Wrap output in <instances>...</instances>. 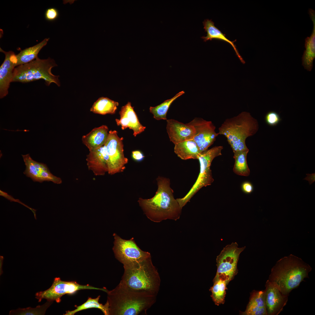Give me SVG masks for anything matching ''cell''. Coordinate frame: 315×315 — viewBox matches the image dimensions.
<instances>
[{"label": "cell", "mask_w": 315, "mask_h": 315, "mask_svg": "<svg viewBox=\"0 0 315 315\" xmlns=\"http://www.w3.org/2000/svg\"><path fill=\"white\" fill-rule=\"evenodd\" d=\"M158 189L155 195L148 199L139 198L138 202L144 214L152 221L160 222L167 219L176 220L182 208L174 197L170 179L158 176L156 179Z\"/></svg>", "instance_id": "obj_1"}, {"label": "cell", "mask_w": 315, "mask_h": 315, "mask_svg": "<svg viewBox=\"0 0 315 315\" xmlns=\"http://www.w3.org/2000/svg\"><path fill=\"white\" fill-rule=\"evenodd\" d=\"M123 267L120 284L134 292L156 297L161 281L151 256L142 260L124 265Z\"/></svg>", "instance_id": "obj_2"}, {"label": "cell", "mask_w": 315, "mask_h": 315, "mask_svg": "<svg viewBox=\"0 0 315 315\" xmlns=\"http://www.w3.org/2000/svg\"><path fill=\"white\" fill-rule=\"evenodd\" d=\"M311 267L301 258L290 254L278 260L271 269L267 280L284 294L289 296L304 279L309 278Z\"/></svg>", "instance_id": "obj_3"}, {"label": "cell", "mask_w": 315, "mask_h": 315, "mask_svg": "<svg viewBox=\"0 0 315 315\" xmlns=\"http://www.w3.org/2000/svg\"><path fill=\"white\" fill-rule=\"evenodd\" d=\"M106 293L109 315H137L146 312L155 302L156 298L131 290L120 283Z\"/></svg>", "instance_id": "obj_4"}, {"label": "cell", "mask_w": 315, "mask_h": 315, "mask_svg": "<svg viewBox=\"0 0 315 315\" xmlns=\"http://www.w3.org/2000/svg\"><path fill=\"white\" fill-rule=\"evenodd\" d=\"M257 120L246 111L237 116L226 119L218 128L219 134L227 139L233 152L249 149L246 139L253 136L258 131Z\"/></svg>", "instance_id": "obj_5"}, {"label": "cell", "mask_w": 315, "mask_h": 315, "mask_svg": "<svg viewBox=\"0 0 315 315\" xmlns=\"http://www.w3.org/2000/svg\"><path fill=\"white\" fill-rule=\"evenodd\" d=\"M57 66L55 60L50 57L46 59L38 57L28 63L16 67L12 82L26 83L43 79L47 86L54 83L59 87V76L53 75L51 71L53 67Z\"/></svg>", "instance_id": "obj_6"}, {"label": "cell", "mask_w": 315, "mask_h": 315, "mask_svg": "<svg viewBox=\"0 0 315 315\" xmlns=\"http://www.w3.org/2000/svg\"><path fill=\"white\" fill-rule=\"evenodd\" d=\"M222 146H214L201 152L197 159L200 164V172L195 183L183 197L176 200L182 208L191 198L202 188L211 185L214 181L210 169L211 162L216 157L222 155Z\"/></svg>", "instance_id": "obj_7"}, {"label": "cell", "mask_w": 315, "mask_h": 315, "mask_svg": "<svg viewBox=\"0 0 315 315\" xmlns=\"http://www.w3.org/2000/svg\"><path fill=\"white\" fill-rule=\"evenodd\" d=\"M245 248H239L237 242H232L223 248L216 258L217 270L213 281L220 279L228 284L234 279L237 273L240 254Z\"/></svg>", "instance_id": "obj_8"}, {"label": "cell", "mask_w": 315, "mask_h": 315, "mask_svg": "<svg viewBox=\"0 0 315 315\" xmlns=\"http://www.w3.org/2000/svg\"><path fill=\"white\" fill-rule=\"evenodd\" d=\"M123 139L118 136L116 131H109L104 146L108 156L107 172L110 175L123 172L128 162L124 155Z\"/></svg>", "instance_id": "obj_9"}, {"label": "cell", "mask_w": 315, "mask_h": 315, "mask_svg": "<svg viewBox=\"0 0 315 315\" xmlns=\"http://www.w3.org/2000/svg\"><path fill=\"white\" fill-rule=\"evenodd\" d=\"M84 289L98 290L106 292L107 290L106 288H97L88 284L81 285L75 281H63L59 277H56L49 288L36 293V298L39 302L45 299L48 301H55L59 303L61 301V298L64 295H72L78 290Z\"/></svg>", "instance_id": "obj_10"}, {"label": "cell", "mask_w": 315, "mask_h": 315, "mask_svg": "<svg viewBox=\"0 0 315 315\" xmlns=\"http://www.w3.org/2000/svg\"><path fill=\"white\" fill-rule=\"evenodd\" d=\"M113 250L116 258L123 265L142 260L151 256L150 253L141 250L132 238L123 239L114 233Z\"/></svg>", "instance_id": "obj_11"}, {"label": "cell", "mask_w": 315, "mask_h": 315, "mask_svg": "<svg viewBox=\"0 0 315 315\" xmlns=\"http://www.w3.org/2000/svg\"><path fill=\"white\" fill-rule=\"evenodd\" d=\"M187 124L195 128V135L192 139L197 144L201 152L208 149L219 135L216 132V127L211 121L195 118Z\"/></svg>", "instance_id": "obj_12"}, {"label": "cell", "mask_w": 315, "mask_h": 315, "mask_svg": "<svg viewBox=\"0 0 315 315\" xmlns=\"http://www.w3.org/2000/svg\"><path fill=\"white\" fill-rule=\"evenodd\" d=\"M22 156L26 166L23 173L34 181H50L57 184L62 183L61 179L52 174L46 164L33 160L29 154Z\"/></svg>", "instance_id": "obj_13"}, {"label": "cell", "mask_w": 315, "mask_h": 315, "mask_svg": "<svg viewBox=\"0 0 315 315\" xmlns=\"http://www.w3.org/2000/svg\"><path fill=\"white\" fill-rule=\"evenodd\" d=\"M0 51L4 54L5 59L0 67V98H2L8 94L10 84L12 82L13 72L16 67V55L11 51L6 52L1 48Z\"/></svg>", "instance_id": "obj_14"}, {"label": "cell", "mask_w": 315, "mask_h": 315, "mask_svg": "<svg viewBox=\"0 0 315 315\" xmlns=\"http://www.w3.org/2000/svg\"><path fill=\"white\" fill-rule=\"evenodd\" d=\"M265 301L267 315H278L286 305L288 296L284 294L267 280L265 285Z\"/></svg>", "instance_id": "obj_15"}, {"label": "cell", "mask_w": 315, "mask_h": 315, "mask_svg": "<svg viewBox=\"0 0 315 315\" xmlns=\"http://www.w3.org/2000/svg\"><path fill=\"white\" fill-rule=\"evenodd\" d=\"M167 132L170 141L174 144L194 137L195 130L193 126L173 119L167 120Z\"/></svg>", "instance_id": "obj_16"}, {"label": "cell", "mask_w": 315, "mask_h": 315, "mask_svg": "<svg viewBox=\"0 0 315 315\" xmlns=\"http://www.w3.org/2000/svg\"><path fill=\"white\" fill-rule=\"evenodd\" d=\"M119 113L120 119H116L115 121L117 125L120 126L123 130L127 128L132 130L133 131V135L135 137L145 130L146 127L139 122L131 102H128L123 106Z\"/></svg>", "instance_id": "obj_17"}, {"label": "cell", "mask_w": 315, "mask_h": 315, "mask_svg": "<svg viewBox=\"0 0 315 315\" xmlns=\"http://www.w3.org/2000/svg\"><path fill=\"white\" fill-rule=\"evenodd\" d=\"M86 160L88 169L95 175L103 176L107 172L108 156L104 145L89 151Z\"/></svg>", "instance_id": "obj_18"}, {"label": "cell", "mask_w": 315, "mask_h": 315, "mask_svg": "<svg viewBox=\"0 0 315 315\" xmlns=\"http://www.w3.org/2000/svg\"><path fill=\"white\" fill-rule=\"evenodd\" d=\"M308 13L312 21L313 27L312 32L309 37L305 40V47L302 57V65L304 68L310 71L313 66V62L315 58V11L311 8L309 9Z\"/></svg>", "instance_id": "obj_19"}, {"label": "cell", "mask_w": 315, "mask_h": 315, "mask_svg": "<svg viewBox=\"0 0 315 315\" xmlns=\"http://www.w3.org/2000/svg\"><path fill=\"white\" fill-rule=\"evenodd\" d=\"M108 132V128L106 125L95 128L88 133L83 136L82 142L89 151L96 149L104 145Z\"/></svg>", "instance_id": "obj_20"}, {"label": "cell", "mask_w": 315, "mask_h": 315, "mask_svg": "<svg viewBox=\"0 0 315 315\" xmlns=\"http://www.w3.org/2000/svg\"><path fill=\"white\" fill-rule=\"evenodd\" d=\"M245 315H267L265 301V291L253 290L251 293Z\"/></svg>", "instance_id": "obj_21"}, {"label": "cell", "mask_w": 315, "mask_h": 315, "mask_svg": "<svg viewBox=\"0 0 315 315\" xmlns=\"http://www.w3.org/2000/svg\"><path fill=\"white\" fill-rule=\"evenodd\" d=\"M204 28L205 31L207 33L206 36H202L201 38L204 40V41L208 40H211L213 39L220 40L228 42L231 45L235 50L236 55L238 57L241 62L243 64L245 63L237 49L236 45L234 43L236 41V40L231 41L227 38L225 35L223 34L218 28L216 27L214 22L211 20L206 19L203 22Z\"/></svg>", "instance_id": "obj_22"}, {"label": "cell", "mask_w": 315, "mask_h": 315, "mask_svg": "<svg viewBox=\"0 0 315 315\" xmlns=\"http://www.w3.org/2000/svg\"><path fill=\"white\" fill-rule=\"evenodd\" d=\"M174 145V153L183 160L197 159L201 153L197 144L192 139L184 141Z\"/></svg>", "instance_id": "obj_23"}, {"label": "cell", "mask_w": 315, "mask_h": 315, "mask_svg": "<svg viewBox=\"0 0 315 315\" xmlns=\"http://www.w3.org/2000/svg\"><path fill=\"white\" fill-rule=\"evenodd\" d=\"M49 39V38H45L36 45L21 50L16 55V67L28 63L38 58L39 52L46 45Z\"/></svg>", "instance_id": "obj_24"}, {"label": "cell", "mask_w": 315, "mask_h": 315, "mask_svg": "<svg viewBox=\"0 0 315 315\" xmlns=\"http://www.w3.org/2000/svg\"><path fill=\"white\" fill-rule=\"evenodd\" d=\"M118 105L117 102L107 97H102L94 103L90 111L94 113L102 115L113 114L115 113Z\"/></svg>", "instance_id": "obj_25"}, {"label": "cell", "mask_w": 315, "mask_h": 315, "mask_svg": "<svg viewBox=\"0 0 315 315\" xmlns=\"http://www.w3.org/2000/svg\"><path fill=\"white\" fill-rule=\"evenodd\" d=\"M100 296L99 295L96 298H92L88 297L87 300L83 304L76 306V309L72 311L66 312L64 315H74L76 313L80 311L91 308H96L100 309L105 315H109V306L107 301L103 305L99 302Z\"/></svg>", "instance_id": "obj_26"}, {"label": "cell", "mask_w": 315, "mask_h": 315, "mask_svg": "<svg viewBox=\"0 0 315 315\" xmlns=\"http://www.w3.org/2000/svg\"><path fill=\"white\" fill-rule=\"evenodd\" d=\"M249 149L233 152L235 163L233 168L234 172L237 175L248 176L250 171L247 162V155Z\"/></svg>", "instance_id": "obj_27"}, {"label": "cell", "mask_w": 315, "mask_h": 315, "mask_svg": "<svg viewBox=\"0 0 315 315\" xmlns=\"http://www.w3.org/2000/svg\"><path fill=\"white\" fill-rule=\"evenodd\" d=\"M184 93L183 91H181L172 98L165 100L160 104L155 107L150 106L149 108L150 112L153 114V118L158 120H167V113L171 104L177 98Z\"/></svg>", "instance_id": "obj_28"}, {"label": "cell", "mask_w": 315, "mask_h": 315, "mask_svg": "<svg viewBox=\"0 0 315 315\" xmlns=\"http://www.w3.org/2000/svg\"><path fill=\"white\" fill-rule=\"evenodd\" d=\"M214 284L210 288L211 293V297L215 304L218 306L223 304L225 302L227 282L218 279L213 281Z\"/></svg>", "instance_id": "obj_29"}, {"label": "cell", "mask_w": 315, "mask_h": 315, "mask_svg": "<svg viewBox=\"0 0 315 315\" xmlns=\"http://www.w3.org/2000/svg\"><path fill=\"white\" fill-rule=\"evenodd\" d=\"M52 302L48 301L42 305H38L36 307L32 308L28 307L26 308H19L16 310H12L9 315H44L46 311L52 303Z\"/></svg>", "instance_id": "obj_30"}, {"label": "cell", "mask_w": 315, "mask_h": 315, "mask_svg": "<svg viewBox=\"0 0 315 315\" xmlns=\"http://www.w3.org/2000/svg\"><path fill=\"white\" fill-rule=\"evenodd\" d=\"M281 120L279 114L274 111L268 112L265 116L266 123L270 126L273 127L277 125Z\"/></svg>", "instance_id": "obj_31"}, {"label": "cell", "mask_w": 315, "mask_h": 315, "mask_svg": "<svg viewBox=\"0 0 315 315\" xmlns=\"http://www.w3.org/2000/svg\"><path fill=\"white\" fill-rule=\"evenodd\" d=\"M59 15L57 9L54 8H50L47 9L45 13L46 19L49 21H53L56 20Z\"/></svg>", "instance_id": "obj_32"}, {"label": "cell", "mask_w": 315, "mask_h": 315, "mask_svg": "<svg viewBox=\"0 0 315 315\" xmlns=\"http://www.w3.org/2000/svg\"><path fill=\"white\" fill-rule=\"evenodd\" d=\"M0 195L4 197H5L7 199L10 200V201H14V202H18L19 203H20V204H22L24 206H25L27 207V208H29L31 210H32V211L33 213H34V214L35 218L36 219V210H35L34 209H32V208L29 207L27 205L25 204H24L23 203L21 202L18 200L15 199L14 198H13V197H12L11 196L8 195V194H7V193H6L5 192H3V191H2L1 190H0Z\"/></svg>", "instance_id": "obj_33"}, {"label": "cell", "mask_w": 315, "mask_h": 315, "mask_svg": "<svg viewBox=\"0 0 315 315\" xmlns=\"http://www.w3.org/2000/svg\"><path fill=\"white\" fill-rule=\"evenodd\" d=\"M132 156L135 161L139 162L142 161L145 156L142 153L140 150H135L132 152Z\"/></svg>", "instance_id": "obj_34"}, {"label": "cell", "mask_w": 315, "mask_h": 315, "mask_svg": "<svg viewBox=\"0 0 315 315\" xmlns=\"http://www.w3.org/2000/svg\"><path fill=\"white\" fill-rule=\"evenodd\" d=\"M243 190L246 193H250L253 190V187L252 184L249 182H245L242 185Z\"/></svg>", "instance_id": "obj_35"}]
</instances>
